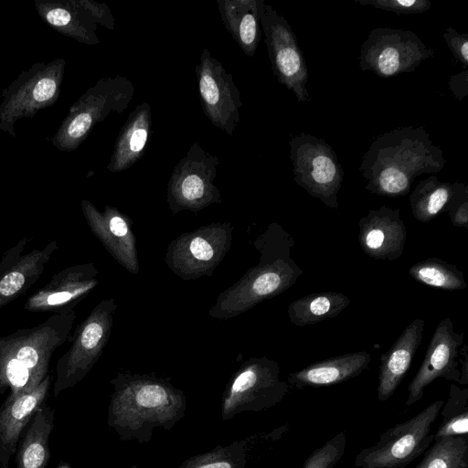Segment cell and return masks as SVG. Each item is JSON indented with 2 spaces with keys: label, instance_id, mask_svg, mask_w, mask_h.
<instances>
[{
  "label": "cell",
  "instance_id": "obj_27",
  "mask_svg": "<svg viewBox=\"0 0 468 468\" xmlns=\"http://www.w3.org/2000/svg\"><path fill=\"white\" fill-rule=\"evenodd\" d=\"M361 5H370L397 15H417L429 10L428 0H355Z\"/></svg>",
  "mask_w": 468,
  "mask_h": 468
},
{
  "label": "cell",
  "instance_id": "obj_5",
  "mask_svg": "<svg viewBox=\"0 0 468 468\" xmlns=\"http://www.w3.org/2000/svg\"><path fill=\"white\" fill-rule=\"evenodd\" d=\"M289 144L295 183L326 207L336 209L344 170L331 145L305 133L292 137Z\"/></svg>",
  "mask_w": 468,
  "mask_h": 468
},
{
  "label": "cell",
  "instance_id": "obj_12",
  "mask_svg": "<svg viewBox=\"0 0 468 468\" xmlns=\"http://www.w3.org/2000/svg\"><path fill=\"white\" fill-rule=\"evenodd\" d=\"M278 363L265 356L250 357L237 372L230 386L228 405L250 404L258 409L280 402L286 395L288 383L281 380Z\"/></svg>",
  "mask_w": 468,
  "mask_h": 468
},
{
  "label": "cell",
  "instance_id": "obj_23",
  "mask_svg": "<svg viewBox=\"0 0 468 468\" xmlns=\"http://www.w3.org/2000/svg\"><path fill=\"white\" fill-rule=\"evenodd\" d=\"M349 304V298L341 292L312 293L292 302L288 306V317L294 325H312L335 317Z\"/></svg>",
  "mask_w": 468,
  "mask_h": 468
},
{
  "label": "cell",
  "instance_id": "obj_30",
  "mask_svg": "<svg viewBox=\"0 0 468 468\" xmlns=\"http://www.w3.org/2000/svg\"><path fill=\"white\" fill-rule=\"evenodd\" d=\"M443 39L454 58L466 69L468 66V34H460L454 28L448 27Z\"/></svg>",
  "mask_w": 468,
  "mask_h": 468
},
{
  "label": "cell",
  "instance_id": "obj_20",
  "mask_svg": "<svg viewBox=\"0 0 468 468\" xmlns=\"http://www.w3.org/2000/svg\"><path fill=\"white\" fill-rule=\"evenodd\" d=\"M217 5L228 32L253 58L261 38L258 0H217Z\"/></svg>",
  "mask_w": 468,
  "mask_h": 468
},
{
  "label": "cell",
  "instance_id": "obj_28",
  "mask_svg": "<svg viewBox=\"0 0 468 468\" xmlns=\"http://www.w3.org/2000/svg\"><path fill=\"white\" fill-rule=\"evenodd\" d=\"M28 264L29 261L25 260L0 279V303L14 297L29 283L32 274L29 273Z\"/></svg>",
  "mask_w": 468,
  "mask_h": 468
},
{
  "label": "cell",
  "instance_id": "obj_6",
  "mask_svg": "<svg viewBox=\"0 0 468 468\" xmlns=\"http://www.w3.org/2000/svg\"><path fill=\"white\" fill-rule=\"evenodd\" d=\"M219 159L195 142L175 166L167 185L166 200L170 210L197 212L221 203L215 184Z\"/></svg>",
  "mask_w": 468,
  "mask_h": 468
},
{
  "label": "cell",
  "instance_id": "obj_25",
  "mask_svg": "<svg viewBox=\"0 0 468 468\" xmlns=\"http://www.w3.org/2000/svg\"><path fill=\"white\" fill-rule=\"evenodd\" d=\"M468 466V438L456 436L434 441L414 468H462Z\"/></svg>",
  "mask_w": 468,
  "mask_h": 468
},
{
  "label": "cell",
  "instance_id": "obj_24",
  "mask_svg": "<svg viewBox=\"0 0 468 468\" xmlns=\"http://www.w3.org/2000/svg\"><path fill=\"white\" fill-rule=\"evenodd\" d=\"M409 275L420 283L444 291H459L467 286L463 271L439 258H429L413 264Z\"/></svg>",
  "mask_w": 468,
  "mask_h": 468
},
{
  "label": "cell",
  "instance_id": "obj_32",
  "mask_svg": "<svg viewBox=\"0 0 468 468\" xmlns=\"http://www.w3.org/2000/svg\"><path fill=\"white\" fill-rule=\"evenodd\" d=\"M447 213L453 226L468 229V190L454 201Z\"/></svg>",
  "mask_w": 468,
  "mask_h": 468
},
{
  "label": "cell",
  "instance_id": "obj_35",
  "mask_svg": "<svg viewBox=\"0 0 468 468\" xmlns=\"http://www.w3.org/2000/svg\"><path fill=\"white\" fill-rule=\"evenodd\" d=\"M47 19L53 26L63 27L70 22L71 15L66 9L54 8L47 14Z\"/></svg>",
  "mask_w": 468,
  "mask_h": 468
},
{
  "label": "cell",
  "instance_id": "obj_17",
  "mask_svg": "<svg viewBox=\"0 0 468 468\" xmlns=\"http://www.w3.org/2000/svg\"><path fill=\"white\" fill-rule=\"evenodd\" d=\"M370 359L365 351L336 356L292 372L287 380L296 388L335 385L360 375L368 367Z\"/></svg>",
  "mask_w": 468,
  "mask_h": 468
},
{
  "label": "cell",
  "instance_id": "obj_10",
  "mask_svg": "<svg viewBox=\"0 0 468 468\" xmlns=\"http://www.w3.org/2000/svg\"><path fill=\"white\" fill-rule=\"evenodd\" d=\"M203 112L211 123L231 136L239 122L240 92L232 75L204 48L196 67Z\"/></svg>",
  "mask_w": 468,
  "mask_h": 468
},
{
  "label": "cell",
  "instance_id": "obj_4",
  "mask_svg": "<svg viewBox=\"0 0 468 468\" xmlns=\"http://www.w3.org/2000/svg\"><path fill=\"white\" fill-rule=\"evenodd\" d=\"M233 229L219 221L183 233L169 243L165 262L185 281L211 276L231 247Z\"/></svg>",
  "mask_w": 468,
  "mask_h": 468
},
{
  "label": "cell",
  "instance_id": "obj_13",
  "mask_svg": "<svg viewBox=\"0 0 468 468\" xmlns=\"http://www.w3.org/2000/svg\"><path fill=\"white\" fill-rule=\"evenodd\" d=\"M82 205L91 231L107 251L127 271L138 274L136 236L131 218L113 207L106 206L101 212L87 201Z\"/></svg>",
  "mask_w": 468,
  "mask_h": 468
},
{
  "label": "cell",
  "instance_id": "obj_16",
  "mask_svg": "<svg viewBox=\"0 0 468 468\" xmlns=\"http://www.w3.org/2000/svg\"><path fill=\"white\" fill-rule=\"evenodd\" d=\"M425 321L415 318L402 331L391 347L380 356L378 399L388 400L409 370L423 335Z\"/></svg>",
  "mask_w": 468,
  "mask_h": 468
},
{
  "label": "cell",
  "instance_id": "obj_2",
  "mask_svg": "<svg viewBox=\"0 0 468 468\" xmlns=\"http://www.w3.org/2000/svg\"><path fill=\"white\" fill-rule=\"evenodd\" d=\"M294 243L279 223L269 224L253 242L260 252L259 262L218 294L208 315L218 320L233 318L292 287L303 274L292 258Z\"/></svg>",
  "mask_w": 468,
  "mask_h": 468
},
{
  "label": "cell",
  "instance_id": "obj_7",
  "mask_svg": "<svg viewBox=\"0 0 468 468\" xmlns=\"http://www.w3.org/2000/svg\"><path fill=\"white\" fill-rule=\"evenodd\" d=\"M117 308L115 298L102 300L80 325L73 345L58 361L55 396L80 382L97 362L111 336Z\"/></svg>",
  "mask_w": 468,
  "mask_h": 468
},
{
  "label": "cell",
  "instance_id": "obj_19",
  "mask_svg": "<svg viewBox=\"0 0 468 468\" xmlns=\"http://www.w3.org/2000/svg\"><path fill=\"white\" fill-rule=\"evenodd\" d=\"M151 131V107L148 102H142L129 114L122 127L107 166L108 170L122 172L135 164L144 153Z\"/></svg>",
  "mask_w": 468,
  "mask_h": 468
},
{
  "label": "cell",
  "instance_id": "obj_1",
  "mask_svg": "<svg viewBox=\"0 0 468 468\" xmlns=\"http://www.w3.org/2000/svg\"><path fill=\"white\" fill-rule=\"evenodd\" d=\"M445 164L442 150L432 144L423 125L405 126L378 136L364 154L359 171L367 191L397 197L409 194L418 176L438 173Z\"/></svg>",
  "mask_w": 468,
  "mask_h": 468
},
{
  "label": "cell",
  "instance_id": "obj_36",
  "mask_svg": "<svg viewBox=\"0 0 468 468\" xmlns=\"http://www.w3.org/2000/svg\"><path fill=\"white\" fill-rule=\"evenodd\" d=\"M468 346H463L460 349V353L463 355V358L460 360L462 367H461V384L468 385Z\"/></svg>",
  "mask_w": 468,
  "mask_h": 468
},
{
  "label": "cell",
  "instance_id": "obj_11",
  "mask_svg": "<svg viewBox=\"0 0 468 468\" xmlns=\"http://www.w3.org/2000/svg\"><path fill=\"white\" fill-rule=\"evenodd\" d=\"M463 333H456L449 317L437 324L430 340L422 363L408 387L406 406L420 401L424 389L438 378L461 384L457 357L463 343Z\"/></svg>",
  "mask_w": 468,
  "mask_h": 468
},
{
  "label": "cell",
  "instance_id": "obj_21",
  "mask_svg": "<svg viewBox=\"0 0 468 468\" xmlns=\"http://www.w3.org/2000/svg\"><path fill=\"white\" fill-rule=\"evenodd\" d=\"M54 410L42 405L26 427L16 449V468H46L50 458L49 437Z\"/></svg>",
  "mask_w": 468,
  "mask_h": 468
},
{
  "label": "cell",
  "instance_id": "obj_34",
  "mask_svg": "<svg viewBox=\"0 0 468 468\" xmlns=\"http://www.w3.org/2000/svg\"><path fill=\"white\" fill-rule=\"evenodd\" d=\"M56 89L57 84L52 79H42L35 85L33 98L37 101H46L53 97Z\"/></svg>",
  "mask_w": 468,
  "mask_h": 468
},
{
  "label": "cell",
  "instance_id": "obj_15",
  "mask_svg": "<svg viewBox=\"0 0 468 468\" xmlns=\"http://www.w3.org/2000/svg\"><path fill=\"white\" fill-rule=\"evenodd\" d=\"M50 377L32 391L0 402V468H8L18 441L35 412L46 400Z\"/></svg>",
  "mask_w": 468,
  "mask_h": 468
},
{
  "label": "cell",
  "instance_id": "obj_8",
  "mask_svg": "<svg viewBox=\"0 0 468 468\" xmlns=\"http://www.w3.org/2000/svg\"><path fill=\"white\" fill-rule=\"evenodd\" d=\"M433 56L434 50L428 48L414 32L378 27L370 31L361 47L359 67L387 79L410 73Z\"/></svg>",
  "mask_w": 468,
  "mask_h": 468
},
{
  "label": "cell",
  "instance_id": "obj_3",
  "mask_svg": "<svg viewBox=\"0 0 468 468\" xmlns=\"http://www.w3.org/2000/svg\"><path fill=\"white\" fill-rule=\"evenodd\" d=\"M444 402L436 400L411 419L380 434L355 458L356 468H404L433 441L431 427Z\"/></svg>",
  "mask_w": 468,
  "mask_h": 468
},
{
  "label": "cell",
  "instance_id": "obj_40",
  "mask_svg": "<svg viewBox=\"0 0 468 468\" xmlns=\"http://www.w3.org/2000/svg\"><path fill=\"white\" fill-rule=\"evenodd\" d=\"M335 468H336V467H335Z\"/></svg>",
  "mask_w": 468,
  "mask_h": 468
},
{
  "label": "cell",
  "instance_id": "obj_9",
  "mask_svg": "<svg viewBox=\"0 0 468 468\" xmlns=\"http://www.w3.org/2000/svg\"><path fill=\"white\" fill-rule=\"evenodd\" d=\"M261 30L273 75L292 91L298 102L310 101L307 65L287 20L263 0H258Z\"/></svg>",
  "mask_w": 468,
  "mask_h": 468
},
{
  "label": "cell",
  "instance_id": "obj_38",
  "mask_svg": "<svg viewBox=\"0 0 468 468\" xmlns=\"http://www.w3.org/2000/svg\"><path fill=\"white\" fill-rule=\"evenodd\" d=\"M57 468H70L68 464H60L59 466H58Z\"/></svg>",
  "mask_w": 468,
  "mask_h": 468
},
{
  "label": "cell",
  "instance_id": "obj_33",
  "mask_svg": "<svg viewBox=\"0 0 468 468\" xmlns=\"http://www.w3.org/2000/svg\"><path fill=\"white\" fill-rule=\"evenodd\" d=\"M449 89L453 96L462 101L468 94V69H464L457 74L452 75L449 82Z\"/></svg>",
  "mask_w": 468,
  "mask_h": 468
},
{
  "label": "cell",
  "instance_id": "obj_31",
  "mask_svg": "<svg viewBox=\"0 0 468 468\" xmlns=\"http://www.w3.org/2000/svg\"><path fill=\"white\" fill-rule=\"evenodd\" d=\"M468 412L443 420L440 428L433 434V441L444 438L467 436Z\"/></svg>",
  "mask_w": 468,
  "mask_h": 468
},
{
  "label": "cell",
  "instance_id": "obj_29",
  "mask_svg": "<svg viewBox=\"0 0 468 468\" xmlns=\"http://www.w3.org/2000/svg\"><path fill=\"white\" fill-rule=\"evenodd\" d=\"M443 420L468 412V388H460L455 384L450 386L449 398L441 409Z\"/></svg>",
  "mask_w": 468,
  "mask_h": 468
},
{
  "label": "cell",
  "instance_id": "obj_37",
  "mask_svg": "<svg viewBox=\"0 0 468 468\" xmlns=\"http://www.w3.org/2000/svg\"><path fill=\"white\" fill-rule=\"evenodd\" d=\"M197 468H232L231 464L225 461H213L205 463Z\"/></svg>",
  "mask_w": 468,
  "mask_h": 468
},
{
  "label": "cell",
  "instance_id": "obj_26",
  "mask_svg": "<svg viewBox=\"0 0 468 468\" xmlns=\"http://www.w3.org/2000/svg\"><path fill=\"white\" fill-rule=\"evenodd\" d=\"M346 437L344 431L314 450L305 460L303 468H335L345 455Z\"/></svg>",
  "mask_w": 468,
  "mask_h": 468
},
{
  "label": "cell",
  "instance_id": "obj_22",
  "mask_svg": "<svg viewBox=\"0 0 468 468\" xmlns=\"http://www.w3.org/2000/svg\"><path fill=\"white\" fill-rule=\"evenodd\" d=\"M468 190L464 183L441 182L431 175L416 185L410 196L413 217L422 223H428L441 213L448 212L454 201Z\"/></svg>",
  "mask_w": 468,
  "mask_h": 468
},
{
  "label": "cell",
  "instance_id": "obj_39",
  "mask_svg": "<svg viewBox=\"0 0 468 468\" xmlns=\"http://www.w3.org/2000/svg\"><path fill=\"white\" fill-rule=\"evenodd\" d=\"M462 468H468V466H464V467H462Z\"/></svg>",
  "mask_w": 468,
  "mask_h": 468
},
{
  "label": "cell",
  "instance_id": "obj_14",
  "mask_svg": "<svg viewBox=\"0 0 468 468\" xmlns=\"http://www.w3.org/2000/svg\"><path fill=\"white\" fill-rule=\"evenodd\" d=\"M407 229L400 218L399 208L385 205L371 209L358 221V241L363 251L371 258L395 261L402 254Z\"/></svg>",
  "mask_w": 468,
  "mask_h": 468
},
{
  "label": "cell",
  "instance_id": "obj_18",
  "mask_svg": "<svg viewBox=\"0 0 468 468\" xmlns=\"http://www.w3.org/2000/svg\"><path fill=\"white\" fill-rule=\"evenodd\" d=\"M98 270L92 263L67 269L44 290L34 295L27 306L31 310H42L76 303L85 297L98 283Z\"/></svg>",
  "mask_w": 468,
  "mask_h": 468
}]
</instances>
